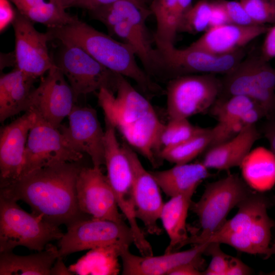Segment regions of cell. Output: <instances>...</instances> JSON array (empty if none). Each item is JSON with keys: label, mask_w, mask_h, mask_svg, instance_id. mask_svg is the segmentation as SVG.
I'll return each instance as SVG.
<instances>
[{"label": "cell", "mask_w": 275, "mask_h": 275, "mask_svg": "<svg viewBox=\"0 0 275 275\" xmlns=\"http://www.w3.org/2000/svg\"><path fill=\"white\" fill-rule=\"evenodd\" d=\"M127 246L129 247L112 245L90 250L69 269L73 274H118L120 270L118 260Z\"/></svg>", "instance_id": "29"}, {"label": "cell", "mask_w": 275, "mask_h": 275, "mask_svg": "<svg viewBox=\"0 0 275 275\" xmlns=\"http://www.w3.org/2000/svg\"><path fill=\"white\" fill-rule=\"evenodd\" d=\"M97 94L104 120L153 167L161 165L159 139L164 124L148 99L121 75L115 93L102 89Z\"/></svg>", "instance_id": "2"}, {"label": "cell", "mask_w": 275, "mask_h": 275, "mask_svg": "<svg viewBox=\"0 0 275 275\" xmlns=\"http://www.w3.org/2000/svg\"><path fill=\"white\" fill-rule=\"evenodd\" d=\"M268 274H272V275H275V270H273V271L270 272L269 273H268Z\"/></svg>", "instance_id": "48"}, {"label": "cell", "mask_w": 275, "mask_h": 275, "mask_svg": "<svg viewBox=\"0 0 275 275\" xmlns=\"http://www.w3.org/2000/svg\"><path fill=\"white\" fill-rule=\"evenodd\" d=\"M117 1L118 0H77L74 6L91 11Z\"/></svg>", "instance_id": "43"}, {"label": "cell", "mask_w": 275, "mask_h": 275, "mask_svg": "<svg viewBox=\"0 0 275 275\" xmlns=\"http://www.w3.org/2000/svg\"><path fill=\"white\" fill-rule=\"evenodd\" d=\"M82 156V153L71 147L59 128L36 114L27 139L24 167L20 177L54 164L78 162Z\"/></svg>", "instance_id": "11"}, {"label": "cell", "mask_w": 275, "mask_h": 275, "mask_svg": "<svg viewBox=\"0 0 275 275\" xmlns=\"http://www.w3.org/2000/svg\"><path fill=\"white\" fill-rule=\"evenodd\" d=\"M12 24L15 35V68L36 79L53 65L47 46L48 42L52 39L47 32L38 31L33 22L17 9Z\"/></svg>", "instance_id": "12"}, {"label": "cell", "mask_w": 275, "mask_h": 275, "mask_svg": "<svg viewBox=\"0 0 275 275\" xmlns=\"http://www.w3.org/2000/svg\"><path fill=\"white\" fill-rule=\"evenodd\" d=\"M9 0H0V30L2 32L12 23L16 14Z\"/></svg>", "instance_id": "40"}, {"label": "cell", "mask_w": 275, "mask_h": 275, "mask_svg": "<svg viewBox=\"0 0 275 275\" xmlns=\"http://www.w3.org/2000/svg\"><path fill=\"white\" fill-rule=\"evenodd\" d=\"M193 195L186 194L171 197L163 205L159 219L170 240L165 253L177 251L188 244L189 236L186 219Z\"/></svg>", "instance_id": "26"}, {"label": "cell", "mask_w": 275, "mask_h": 275, "mask_svg": "<svg viewBox=\"0 0 275 275\" xmlns=\"http://www.w3.org/2000/svg\"><path fill=\"white\" fill-rule=\"evenodd\" d=\"M68 117V126L61 125L59 130L74 150L87 153L93 167L101 168L104 164V130L96 111L74 105Z\"/></svg>", "instance_id": "16"}, {"label": "cell", "mask_w": 275, "mask_h": 275, "mask_svg": "<svg viewBox=\"0 0 275 275\" xmlns=\"http://www.w3.org/2000/svg\"><path fill=\"white\" fill-rule=\"evenodd\" d=\"M35 79L17 68L0 78V121L29 110V98Z\"/></svg>", "instance_id": "25"}, {"label": "cell", "mask_w": 275, "mask_h": 275, "mask_svg": "<svg viewBox=\"0 0 275 275\" xmlns=\"http://www.w3.org/2000/svg\"><path fill=\"white\" fill-rule=\"evenodd\" d=\"M122 146L129 160L133 175L132 191L137 219L143 223L148 233L160 235L158 225L164 204L160 188L150 171H147L133 148L126 142Z\"/></svg>", "instance_id": "15"}, {"label": "cell", "mask_w": 275, "mask_h": 275, "mask_svg": "<svg viewBox=\"0 0 275 275\" xmlns=\"http://www.w3.org/2000/svg\"><path fill=\"white\" fill-rule=\"evenodd\" d=\"M61 257L59 249L49 243L41 251L27 256L13 251L0 253V275H50L51 269Z\"/></svg>", "instance_id": "27"}, {"label": "cell", "mask_w": 275, "mask_h": 275, "mask_svg": "<svg viewBox=\"0 0 275 275\" xmlns=\"http://www.w3.org/2000/svg\"><path fill=\"white\" fill-rule=\"evenodd\" d=\"M231 23L249 26L256 24L238 1L222 0Z\"/></svg>", "instance_id": "37"}, {"label": "cell", "mask_w": 275, "mask_h": 275, "mask_svg": "<svg viewBox=\"0 0 275 275\" xmlns=\"http://www.w3.org/2000/svg\"><path fill=\"white\" fill-rule=\"evenodd\" d=\"M264 135L270 144L271 151L275 156V121L269 122L265 125Z\"/></svg>", "instance_id": "44"}, {"label": "cell", "mask_w": 275, "mask_h": 275, "mask_svg": "<svg viewBox=\"0 0 275 275\" xmlns=\"http://www.w3.org/2000/svg\"><path fill=\"white\" fill-rule=\"evenodd\" d=\"M252 273V269L240 259L230 257L226 275H248Z\"/></svg>", "instance_id": "41"}, {"label": "cell", "mask_w": 275, "mask_h": 275, "mask_svg": "<svg viewBox=\"0 0 275 275\" xmlns=\"http://www.w3.org/2000/svg\"><path fill=\"white\" fill-rule=\"evenodd\" d=\"M253 191L242 178L231 174L206 185L191 209L198 217L199 232L189 236L188 244H201L226 222L230 211Z\"/></svg>", "instance_id": "6"}, {"label": "cell", "mask_w": 275, "mask_h": 275, "mask_svg": "<svg viewBox=\"0 0 275 275\" xmlns=\"http://www.w3.org/2000/svg\"><path fill=\"white\" fill-rule=\"evenodd\" d=\"M134 243L132 232L125 223L88 217L67 227L59 240L62 257L71 254L112 245L129 246Z\"/></svg>", "instance_id": "9"}, {"label": "cell", "mask_w": 275, "mask_h": 275, "mask_svg": "<svg viewBox=\"0 0 275 275\" xmlns=\"http://www.w3.org/2000/svg\"><path fill=\"white\" fill-rule=\"evenodd\" d=\"M211 10V3L208 0H199L193 4L185 14L179 32L192 35L205 32L209 28Z\"/></svg>", "instance_id": "34"}, {"label": "cell", "mask_w": 275, "mask_h": 275, "mask_svg": "<svg viewBox=\"0 0 275 275\" xmlns=\"http://www.w3.org/2000/svg\"><path fill=\"white\" fill-rule=\"evenodd\" d=\"M246 184L258 193L270 189L275 184V156L263 148L251 150L240 166Z\"/></svg>", "instance_id": "28"}, {"label": "cell", "mask_w": 275, "mask_h": 275, "mask_svg": "<svg viewBox=\"0 0 275 275\" xmlns=\"http://www.w3.org/2000/svg\"><path fill=\"white\" fill-rule=\"evenodd\" d=\"M201 128L193 125L188 119H169L168 122L164 124L160 136L161 152L163 149L185 141L198 133Z\"/></svg>", "instance_id": "33"}, {"label": "cell", "mask_w": 275, "mask_h": 275, "mask_svg": "<svg viewBox=\"0 0 275 275\" xmlns=\"http://www.w3.org/2000/svg\"><path fill=\"white\" fill-rule=\"evenodd\" d=\"M62 259L63 257H59L57 259L51 269V275L73 274L70 271L69 269L66 267L63 261H62Z\"/></svg>", "instance_id": "45"}, {"label": "cell", "mask_w": 275, "mask_h": 275, "mask_svg": "<svg viewBox=\"0 0 275 275\" xmlns=\"http://www.w3.org/2000/svg\"><path fill=\"white\" fill-rule=\"evenodd\" d=\"M201 262H190L181 265L172 270L169 275H201L203 272L199 269Z\"/></svg>", "instance_id": "42"}, {"label": "cell", "mask_w": 275, "mask_h": 275, "mask_svg": "<svg viewBox=\"0 0 275 275\" xmlns=\"http://www.w3.org/2000/svg\"><path fill=\"white\" fill-rule=\"evenodd\" d=\"M22 15L33 22L41 23L47 28L61 27L78 19L53 3L46 0H9Z\"/></svg>", "instance_id": "30"}, {"label": "cell", "mask_w": 275, "mask_h": 275, "mask_svg": "<svg viewBox=\"0 0 275 275\" xmlns=\"http://www.w3.org/2000/svg\"><path fill=\"white\" fill-rule=\"evenodd\" d=\"M80 211L91 217L124 223L112 188L101 168L81 167L76 182Z\"/></svg>", "instance_id": "14"}, {"label": "cell", "mask_w": 275, "mask_h": 275, "mask_svg": "<svg viewBox=\"0 0 275 275\" xmlns=\"http://www.w3.org/2000/svg\"><path fill=\"white\" fill-rule=\"evenodd\" d=\"M257 53L245 55L230 72L221 78V91L218 97L244 95L252 98L263 111L265 116L275 111V93L264 90L259 85L256 73Z\"/></svg>", "instance_id": "18"}, {"label": "cell", "mask_w": 275, "mask_h": 275, "mask_svg": "<svg viewBox=\"0 0 275 275\" xmlns=\"http://www.w3.org/2000/svg\"><path fill=\"white\" fill-rule=\"evenodd\" d=\"M36 114L28 111L1 129L0 187L18 179L24 163V153L30 130Z\"/></svg>", "instance_id": "17"}, {"label": "cell", "mask_w": 275, "mask_h": 275, "mask_svg": "<svg viewBox=\"0 0 275 275\" xmlns=\"http://www.w3.org/2000/svg\"><path fill=\"white\" fill-rule=\"evenodd\" d=\"M193 0H153L149 9L156 21L153 41L158 49L174 45L182 20Z\"/></svg>", "instance_id": "24"}, {"label": "cell", "mask_w": 275, "mask_h": 275, "mask_svg": "<svg viewBox=\"0 0 275 275\" xmlns=\"http://www.w3.org/2000/svg\"><path fill=\"white\" fill-rule=\"evenodd\" d=\"M202 162L175 164L169 169L150 171L160 189L168 197L195 193L199 185L210 176Z\"/></svg>", "instance_id": "23"}, {"label": "cell", "mask_w": 275, "mask_h": 275, "mask_svg": "<svg viewBox=\"0 0 275 275\" xmlns=\"http://www.w3.org/2000/svg\"><path fill=\"white\" fill-rule=\"evenodd\" d=\"M259 135L255 124L248 125L232 139L208 149L202 162L208 169L240 167Z\"/></svg>", "instance_id": "22"}, {"label": "cell", "mask_w": 275, "mask_h": 275, "mask_svg": "<svg viewBox=\"0 0 275 275\" xmlns=\"http://www.w3.org/2000/svg\"><path fill=\"white\" fill-rule=\"evenodd\" d=\"M204 254L211 257L207 269L203 271L204 275H226L231 256L222 251L220 243L210 242L205 250Z\"/></svg>", "instance_id": "36"}, {"label": "cell", "mask_w": 275, "mask_h": 275, "mask_svg": "<svg viewBox=\"0 0 275 275\" xmlns=\"http://www.w3.org/2000/svg\"><path fill=\"white\" fill-rule=\"evenodd\" d=\"M92 17L102 23L109 33L129 45L152 78L160 79L163 64L158 50L153 48L146 25L152 14L140 0H118L90 11Z\"/></svg>", "instance_id": "4"}, {"label": "cell", "mask_w": 275, "mask_h": 275, "mask_svg": "<svg viewBox=\"0 0 275 275\" xmlns=\"http://www.w3.org/2000/svg\"><path fill=\"white\" fill-rule=\"evenodd\" d=\"M52 59L69 84L75 100L80 96L102 89L116 93L120 75L105 68L82 48L62 44Z\"/></svg>", "instance_id": "7"}, {"label": "cell", "mask_w": 275, "mask_h": 275, "mask_svg": "<svg viewBox=\"0 0 275 275\" xmlns=\"http://www.w3.org/2000/svg\"><path fill=\"white\" fill-rule=\"evenodd\" d=\"M208 244H195L187 250L164 253L160 256H138L129 251V247H125L120 255L122 274L169 275L172 270L183 264L202 262V255Z\"/></svg>", "instance_id": "19"}, {"label": "cell", "mask_w": 275, "mask_h": 275, "mask_svg": "<svg viewBox=\"0 0 275 275\" xmlns=\"http://www.w3.org/2000/svg\"><path fill=\"white\" fill-rule=\"evenodd\" d=\"M52 39L78 46L111 71L134 80L145 94H161V87L141 68L133 49L79 19L68 24L47 28Z\"/></svg>", "instance_id": "3"}, {"label": "cell", "mask_w": 275, "mask_h": 275, "mask_svg": "<svg viewBox=\"0 0 275 275\" xmlns=\"http://www.w3.org/2000/svg\"><path fill=\"white\" fill-rule=\"evenodd\" d=\"M269 28L267 25L243 26L233 23L211 27L189 46L214 54H227L243 49L265 34Z\"/></svg>", "instance_id": "20"}, {"label": "cell", "mask_w": 275, "mask_h": 275, "mask_svg": "<svg viewBox=\"0 0 275 275\" xmlns=\"http://www.w3.org/2000/svg\"><path fill=\"white\" fill-rule=\"evenodd\" d=\"M269 203L258 192H253L237 206L238 211L231 219L227 220L216 231L207 237L231 233L241 245L253 251V238L259 228L264 216L267 214Z\"/></svg>", "instance_id": "21"}, {"label": "cell", "mask_w": 275, "mask_h": 275, "mask_svg": "<svg viewBox=\"0 0 275 275\" xmlns=\"http://www.w3.org/2000/svg\"><path fill=\"white\" fill-rule=\"evenodd\" d=\"M75 99L66 77L53 64L30 96L29 110L59 128L74 106Z\"/></svg>", "instance_id": "13"}, {"label": "cell", "mask_w": 275, "mask_h": 275, "mask_svg": "<svg viewBox=\"0 0 275 275\" xmlns=\"http://www.w3.org/2000/svg\"><path fill=\"white\" fill-rule=\"evenodd\" d=\"M256 24H275V0H239Z\"/></svg>", "instance_id": "35"}, {"label": "cell", "mask_w": 275, "mask_h": 275, "mask_svg": "<svg viewBox=\"0 0 275 275\" xmlns=\"http://www.w3.org/2000/svg\"><path fill=\"white\" fill-rule=\"evenodd\" d=\"M82 167L77 162H65L43 167L0 187V196L22 201L32 213L48 223L66 227L90 217L78 206L76 182Z\"/></svg>", "instance_id": "1"}, {"label": "cell", "mask_w": 275, "mask_h": 275, "mask_svg": "<svg viewBox=\"0 0 275 275\" xmlns=\"http://www.w3.org/2000/svg\"><path fill=\"white\" fill-rule=\"evenodd\" d=\"M211 15L209 28L231 23L222 0L211 1Z\"/></svg>", "instance_id": "38"}, {"label": "cell", "mask_w": 275, "mask_h": 275, "mask_svg": "<svg viewBox=\"0 0 275 275\" xmlns=\"http://www.w3.org/2000/svg\"><path fill=\"white\" fill-rule=\"evenodd\" d=\"M273 255H275V240L271 244H270L268 258Z\"/></svg>", "instance_id": "47"}, {"label": "cell", "mask_w": 275, "mask_h": 275, "mask_svg": "<svg viewBox=\"0 0 275 275\" xmlns=\"http://www.w3.org/2000/svg\"><path fill=\"white\" fill-rule=\"evenodd\" d=\"M56 4L61 8L65 10L74 6L77 0H48Z\"/></svg>", "instance_id": "46"}, {"label": "cell", "mask_w": 275, "mask_h": 275, "mask_svg": "<svg viewBox=\"0 0 275 275\" xmlns=\"http://www.w3.org/2000/svg\"><path fill=\"white\" fill-rule=\"evenodd\" d=\"M221 78L212 74L179 76L168 81L167 110L169 119L185 118L211 108L221 91Z\"/></svg>", "instance_id": "8"}, {"label": "cell", "mask_w": 275, "mask_h": 275, "mask_svg": "<svg viewBox=\"0 0 275 275\" xmlns=\"http://www.w3.org/2000/svg\"><path fill=\"white\" fill-rule=\"evenodd\" d=\"M63 235L59 226L28 213L17 201L0 196V253L13 251L18 246L41 251Z\"/></svg>", "instance_id": "5"}, {"label": "cell", "mask_w": 275, "mask_h": 275, "mask_svg": "<svg viewBox=\"0 0 275 275\" xmlns=\"http://www.w3.org/2000/svg\"><path fill=\"white\" fill-rule=\"evenodd\" d=\"M257 106L259 107L248 96L233 95L227 98L218 97L211 108V113L218 122L224 123L241 120L244 113Z\"/></svg>", "instance_id": "32"}, {"label": "cell", "mask_w": 275, "mask_h": 275, "mask_svg": "<svg viewBox=\"0 0 275 275\" xmlns=\"http://www.w3.org/2000/svg\"><path fill=\"white\" fill-rule=\"evenodd\" d=\"M214 145L212 128H204L185 141L163 149L160 153L162 160L177 164L189 163Z\"/></svg>", "instance_id": "31"}, {"label": "cell", "mask_w": 275, "mask_h": 275, "mask_svg": "<svg viewBox=\"0 0 275 275\" xmlns=\"http://www.w3.org/2000/svg\"><path fill=\"white\" fill-rule=\"evenodd\" d=\"M263 42L261 54L266 61L275 58V24L269 26Z\"/></svg>", "instance_id": "39"}, {"label": "cell", "mask_w": 275, "mask_h": 275, "mask_svg": "<svg viewBox=\"0 0 275 275\" xmlns=\"http://www.w3.org/2000/svg\"><path fill=\"white\" fill-rule=\"evenodd\" d=\"M157 49L163 63L161 80L168 81L188 74L225 75L232 71L245 56L244 48L224 55L212 54L190 46L178 49L174 45Z\"/></svg>", "instance_id": "10"}]
</instances>
